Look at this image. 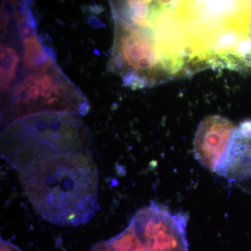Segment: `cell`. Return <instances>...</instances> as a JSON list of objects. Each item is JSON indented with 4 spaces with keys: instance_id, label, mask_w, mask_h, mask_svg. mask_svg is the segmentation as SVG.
<instances>
[{
    "instance_id": "cell-3",
    "label": "cell",
    "mask_w": 251,
    "mask_h": 251,
    "mask_svg": "<svg viewBox=\"0 0 251 251\" xmlns=\"http://www.w3.org/2000/svg\"><path fill=\"white\" fill-rule=\"evenodd\" d=\"M2 93L1 114L6 125L41 112H72L81 115L90 110L87 99L54 59L34 69H18L14 80Z\"/></svg>"
},
{
    "instance_id": "cell-9",
    "label": "cell",
    "mask_w": 251,
    "mask_h": 251,
    "mask_svg": "<svg viewBox=\"0 0 251 251\" xmlns=\"http://www.w3.org/2000/svg\"><path fill=\"white\" fill-rule=\"evenodd\" d=\"M0 247H1V251H23L19 248L16 247V245L13 244L12 243L9 241L3 240L1 239L0 241Z\"/></svg>"
},
{
    "instance_id": "cell-8",
    "label": "cell",
    "mask_w": 251,
    "mask_h": 251,
    "mask_svg": "<svg viewBox=\"0 0 251 251\" xmlns=\"http://www.w3.org/2000/svg\"><path fill=\"white\" fill-rule=\"evenodd\" d=\"M92 251H148L135 233L133 224L130 222L128 227L121 233L106 241L97 243Z\"/></svg>"
},
{
    "instance_id": "cell-2",
    "label": "cell",
    "mask_w": 251,
    "mask_h": 251,
    "mask_svg": "<svg viewBox=\"0 0 251 251\" xmlns=\"http://www.w3.org/2000/svg\"><path fill=\"white\" fill-rule=\"evenodd\" d=\"M92 134L80 115L46 112L21 117L5 126L1 156L18 172L59 155L90 152Z\"/></svg>"
},
{
    "instance_id": "cell-6",
    "label": "cell",
    "mask_w": 251,
    "mask_h": 251,
    "mask_svg": "<svg viewBox=\"0 0 251 251\" xmlns=\"http://www.w3.org/2000/svg\"><path fill=\"white\" fill-rule=\"evenodd\" d=\"M236 126L221 115H211L202 120L193 140V152L202 166L217 171Z\"/></svg>"
},
{
    "instance_id": "cell-1",
    "label": "cell",
    "mask_w": 251,
    "mask_h": 251,
    "mask_svg": "<svg viewBox=\"0 0 251 251\" xmlns=\"http://www.w3.org/2000/svg\"><path fill=\"white\" fill-rule=\"evenodd\" d=\"M18 173L34 210L51 224L77 227L99 209V171L91 152L46 158Z\"/></svg>"
},
{
    "instance_id": "cell-7",
    "label": "cell",
    "mask_w": 251,
    "mask_h": 251,
    "mask_svg": "<svg viewBox=\"0 0 251 251\" xmlns=\"http://www.w3.org/2000/svg\"><path fill=\"white\" fill-rule=\"evenodd\" d=\"M216 173L233 182L251 179V120L236 127Z\"/></svg>"
},
{
    "instance_id": "cell-4",
    "label": "cell",
    "mask_w": 251,
    "mask_h": 251,
    "mask_svg": "<svg viewBox=\"0 0 251 251\" xmlns=\"http://www.w3.org/2000/svg\"><path fill=\"white\" fill-rule=\"evenodd\" d=\"M115 39L109 69L125 85L143 87L156 81L157 52L152 31L141 18L130 13L113 14Z\"/></svg>"
},
{
    "instance_id": "cell-5",
    "label": "cell",
    "mask_w": 251,
    "mask_h": 251,
    "mask_svg": "<svg viewBox=\"0 0 251 251\" xmlns=\"http://www.w3.org/2000/svg\"><path fill=\"white\" fill-rule=\"evenodd\" d=\"M130 222L148 251H189L188 218L182 213H173L153 202L137 211Z\"/></svg>"
}]
</instances>
